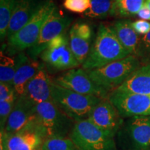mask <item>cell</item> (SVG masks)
<instances>
[{"label":"cell","mask_w":150,"mask_h":150,"mask_svg":"<svg viewBox=\"0 0 150 150\" xmlns=\"http://www.w3.org/2000/svg\"><path fill=\"white\" fill-rule=\"evenodd\" d=\"M130 54L118 40L113 28L108 24H99L95 40L82 68L86 71L99 68Z\"/></svg>","instance_id":"cell-1"},{"label":"cell","mask_w":150,"mask_h":150,"mask_svg":"<svg viewBox=\"0 0 150 150\" xmlns=\"http://www.w3.org/2000/svg\"><path fill=\"white\" fill-rule=\"evenodd\" d=\"M72 122L54 101H50L35 104V114L27 127L47 139L66 136Z\"/></svg>","instance_id":"cell-2"},{"label":"cell","mask_w":150,"mask_h":150,"mask_svg":"<svg viewBox=\"0 0 150 150\" xmlns=\"http://www.w3.org/2000/svg\"><path fill=\"white\" fill-rule=\"evenodd\" d=\"M56 8L53 0H42L33 18L18 32L7 39L4 46L8 55L19 54L37 42L43 26Z\"/></svg>","instance_id":"cell-3"},{"label":"cell","mask_w":150,"mask_h":150,"mask_svg":"<svg viewBox=\"0 0 150 150\" xmlns=\"http://www.w3.org/2000/svg\"><path fill=\"white\" fill-rule=\"evenodd\" d=\"M52 97L55 104L75 122L88 119L93 108L102 99L76 93L54 81L52 84Z\"/></svg>","instance_id":"cell-4"},{"label":"cell","mask_w":150,"mask_h":150,"mask_svg":"<svg viewBox=\"0 0 150 150\" xmlns=\"http://www.w3.org/2000/svg\"><path fill=\"white\" fill-rule=\"evenodd\" d=\"M138 67H140L139 59L136 56L131 54L124 59L87 72L97 85L110 93L121 86Z\"/></svg>","instance_id":"cell-5"},{"label":"cell","mask_w":150,"mask_h":150,"mask_svg":"<svg viewBox=\"0 0 150 150\" xmlns=\"http://www.w3.org/2000/svg\"><path fill=\"white\" fill-rule=\"evenodd\" d=\"M70 138L79 150H116L113 137L101 130L88 119L74 123Z\"/></svg>","instance_id":"cell-6"},{"label":"cell","mask_w":150,"mask_h":150,"mask_svg":"<svg viewBox=\"0 0 150 150\" xmlns=\"http://www.w3.org/2000/svg\"><path fill=\"white\" fill-rule=\"evenodd\" d=\"M40 57L45 63L57 70H70L80 65L71 50L69 37L65 33L52 40Z\"/></svg>","instance_id":"cell-7"},{"label":"cell","mask_w":150,"mask_h":150,"mask_svg":"<svg viewBox=\"0 0 150 150\" xmlns=\"http://www.w3.org/2000/svg\"><path fill=\"white\" fill-rule=\"evenodd\" d=\"M54 82L61 87L76 93L92 95L101 99L108 98L109 92L97 85L83 68H74L68 70L54 79Z\"/></svg>","instance_id":"cell-8"},{"label":"cell","mask_w":150,"mask_h":150,"mask_svg":"<svg viewBox=\"0 0 150 150\" xmlns=\"http://www.w3.org/2000/svg\"><path fill=\"white\" fill-rule=\"evenodd\" d=\"M108 99L117 108L122 117L150 115V95L115 89L109 93Z\"/></svg>","instance_id":"cell-9"},{"label":"cell","mask_w":150,"mask_h":150,"mask_svg":"<svg viewBox=\"0 0 150 150\" xmlns=\"http://www.w3.org/2000/svg\"><path fill=\"white\" fill-rule=\"evenodd\" d=\"M72 22V18L63 16L56 7L43 26L37 42L33 47L28 49V56L31 59L37 60L50 42L64 33Z\"/></svg>","instance_id":"cell-10"},{"label":"cell","mask_w":150,"mask_h":150,"mask_svg":"<svg viewBox=\"0 0 150 150\" xmlns=\"http://www.w3.org/2000/svg\"><path fill=\"white\" fill-rule=\"evenodd\" d=\"M88 119L101 130L112 137L122 122V119L117 108L108 98L102 99L93 108Z\"/></svg>","instance_id":"cell-11"},{"label":"cell","mask_w":150,"mask_h":150,"mask_svg":"<svg viewBox=\"0 0 150 150\" xmlns=\"http://www.w3.org/2000/svg\"><path fill=\"white\" fill-rule=\"evenodd\" d=\"M35 114V104L24 95L17 99L4 133L11 136L22 130Z\"/></svg>","instance_id":"cell-12"},{"label":"cell","mask_w":150,"mask_h":150,"mask_svg":"<svg viewBox=\"0 0 150 150\" xmlns=\"http://www.w3.org/2000/svg\"><path fill=\"white\" fill-rule=\"evenodd\" d=\"M92 28L86 22H76L69 32V42L73 54L80 65L86 61L91 49Z\"/></svg>","instance_id":"cell-13"},{"label":"cell","mask_w":150,"mask_h":150,"mask_svg":"<svg viewBox=\"0 0 150 150\" xmlns=\"http://www.w3.org/2000/svg\"><path fill=\"white\" fill-rule=\"evenodd\" d=\"M17 69L13 79V87L18 96L22 95L29 81L40 70L43 64L37 60H33L22 52L15 58Z\"/></svg>","instance_id":"cell-14"},{"label":"cell","mask_w":150,"mask_h":150,"mask_svg":"<svg viewBox=\"0 0 150 150\" xmlns=\"http://www.w3.org/2000/svg\"><path fill=\"white\" fill-rule=\"evenodd\" d=\"M53 81L49 76L44 65L29 81L23 95L35 104L53 101L52 84Z\"/></svg>","instance_id":"cell-15"},{"label":"cell","mask_w":150,"mask_h":150,"mask_svg":"<svg viewBox=\"0 0 150 150\" xmlns=\"http://www.w3.org/2000/svg\"><path fill=\"white\" fill-rule=\"evenodd\" d=\"M39 0H18L9 23L6 39L22 29L30 21L38 8Z\"/></svg>","instance_id":"cell-16"},{"label":"cell","mask_w":150,"mask_h":150,"mask_svg":"<svg viewBox=\"0 0 150 150\" xmlns=\"http://www.w3.org/2000/svg\"><path fill=\"white\" fill-rule=\"evenodd\" d=\"M127 130L137 149L150 150V115L131 117Z\"/></svg>","instance_id":"cell-17"},{"label":"cell","mask_w":150,"mask_h":150,"mask_svg":"<svg viewBox=\"0 0 150 150\" xmlns=\"http://www.w3.org/2000/svg\"><path fill=\"white\" fill-rule=\"evenodd\" d=\"M8 150H35L43 143V138L35 131L24 128L11 136L1 134Z\"/></svg>","instance_id":"cell-18"},{"label":"cell","mask_w":150,"mask_h":150,"mask_svg":"<svg viewBox=\"0 0 150 150\" xmlns=\"http://www.w3.org/2000/svg\"><path fill=\"white\" fill-rule=\"evenodd\" d=\"M116 89L127 93L150 95V64L138 67Z\"/></svg>","instance_id":"cell-19"},{"label":"cell","mask_w":150,"mask_h":150,"mask_svg":"<svg viewBox=\"0 0 150 150\" xmlns=\"http://www.w3.org/2000/svg\"><path fill=\"white\" fill-rule=\"evenodd\" d=\"M112 27L124 48L130 55L136 56L140 38L133 28L131 22L128 20H119Z\"/></svg>","instance_id":"cell-20"},{"label":"cell","mask_w":150,"mask_h":150,"mask_svg":"<svg viewBox=\"0 0 150 150\" xmlns=\"http://www.w3.org/2000/svg\"><path fill=\"white\" fill-rule=\"evenodd\" d=\"M146 0H113L110 16L128 18L138 15Z\"/></svg>","instance_id":"cell-21"},{"label":"cell","mask_w":150,"mask_h":150,"mask_svg":"<svg viewBox=\"0 0 150 150\" xmlns=\"http://www.w3.org/2000/svg\"><path fill=\"white\" fill-rule=\"evenodd\" d=\"M18 0H0V38L4 42L6 38L11 19Z\"/></svg>","instance_id":"cell-22"},{"label":"cell","mask_w":150,"mask_h":150,"mask_svg":"<svg viewBox=\"0 0 150 150\" xmlns=\"http://www.w3.org/2000/svg\"><path fill=\"white\" fill-rule=\"evenodd\" d=\"M17 69L15 58L6 55L2 50L0 54V83H6L13 85Z\"/></svg>","instance_id":"cell-23"},{"label":"cell","mask_w":150,"mask_h":150,"mask_svg":"<svg viewBox=\"0 0 150 150\" xmlns=\"http://www.w3.org/2000/svg\"><path fill=\"white\" fill-rule=\"evenodd\" d=\"M113 0H91V6L83 16L103 19L110 14Z\"/></svg>","instance_id":"cell-24"},{"label":"cell","mask_w":150,"mask_h":150,"mask_svg":"<svg viewBox=\"0 0 150 150\" xmlns=\"http://www.w3.org/2000/svg\"><path fill=\"white\" fill-rule=\"evenodd\" d=\"M43 150H79L71 138L65 137H51L44 140Z\"/></svg>","instance_id":"cell-25"},{"label":"cell","mask_w":150,"mask_h":150,"mask_svg":"<svg viewBox=\"0 0 150 150\" xmlns=\"http://www.w3.org/2000/svg\"><path fill=\"white\" fill-rule=\"evenodd\" d=\"M18 99V98H17ZM17 99L0 101V126L1 133H4L11 112L13 109Z\"/></svg>","instance_id":"cell-26"},{"label":"cell","mask_w":150,"mask_h":150,"mask_svg":"<svg viewBox=\"0 0 150 150\" xmlns=\"http://www.w3.org/2000/svg\"><path fill=\"white\" fill-rule=\"evenodd\" d=\"M63 6L67 11L76 13H84L91 6V0H64Z\"/></svg>","instance_id":"cell-27"},{"label":"cell","mask_w":150,"mask_h":150,"mask_svg":"<svg viewBox=\"0 0 150 150\" xmlns=\"http://www.w3.org/2000/svg\"><path fill=\"white\" fill-rule=\"evenodd\" d=\"M137 56L145 60L150 59V31L140 38Z\"/></svg>","instance_id":"cell-28"},{"label":"cell","mask_w":150,"mask_h":150,"mask_svg":"<svg viewBox=\"0 0 150 150\" xmlns=\"http://www.w3.org/2000/svg\"><path fill=\"white\" fill-rule=\"evenodd\" d=\"M18 97L13 86L6 83H0V101H6Z\"/></svg>","instance_id":"cell-29"},{"label":"cell","mask_w":150,"mask_h":150,"mask_svg":"<svg viewBox=\"0 0 150 150\" xmlns=\"http://www.w3.org/2000/svg\"><path fill=\"white\" fill-rule=\"evenodd\" d=\"M131 25L138 34L144 35L150 31V23L146 20H136L134 22H131Z\"/></svg>","instance_id":"cell-30"},{"label":"cell","mask_w":150,"mask_h":150,"mask_svg":"<svg viewBox=\"0 0 150 150\" xmlns=\"http://www.w3.org/2000/svg\"><path fill=\"white\" fill-rule=\"evenodd\" d=\"M138 16L143 20H150V9L145 4L138 12Z\"/></svg>","instance_id":"cell-31"},{"label":"cell","mask_w":150,"mask_h":150,"mask_svg":"<svg viewBox=\"0 0 150 150\" xmlns=\"http://www.w3.org/2000/svg\"><path fill=\"white\" fill-rule=\"evenodd\" d=\"M145 5L147 6L148 8H149L150 9V0H146Z\"/></svg>","instance_id":"cell-32"},{"label":"cell","mask_w":150,"mask_h":150,"mask_svg":"<svg viewBox=\"0 0 150 150\" xmlns=\"http://www.w3.org/2000/svg\"><path fill=\"white\" fill-rule=\"evenodd\" d=\"M35 150H43V149H42V146H40V147H38V149H36Z\"/></svg>","instance_id":"cell-33"}]
</instances>
